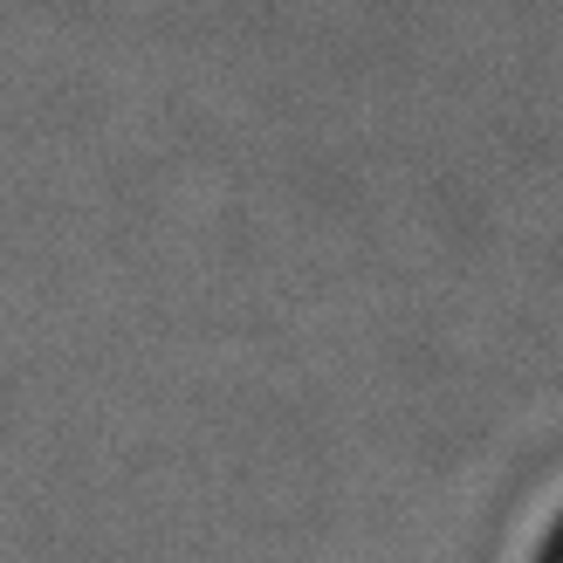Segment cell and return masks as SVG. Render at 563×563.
<instances>
[{"label": "cell", "mask_w": 563, "mask_h": 563, "mask_svg": "<svg viewBox=\"0 0 563 563\" xmlns=\"http://www.w3.org/2000/svg\"><path fill=\"white\" fill-rule=\"evenodd\" d=\"M556 563H563V550H556Z\"/></svg>", "instance_id": "cell-1"}]
</instances>
